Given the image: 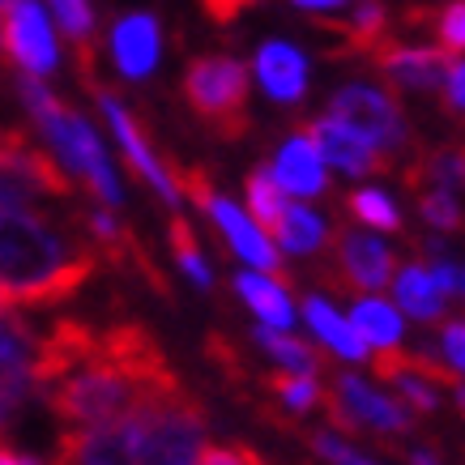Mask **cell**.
I'll list each match as a JSON object with an SVG mask.
<instances>
[{
  "label": "cell",
  "instance_id": "6da1fadb",
  "mask_svg": "<svg viewBox=\"0 0 465 465\" xmlns=\"http://www.w3.org/2000/svg\"><path fill=\"white\" fill-rule=\"evenodd\" d=\"M183 384L163 359L158 341L142 324H115L85 341V351L64 363L39 393L64 431L112 423L128 410L180 393Z\"/></svg>",
  "mask_w": 465,
  "mask_h": 465
},
{
  "label": "cell",
  "instance_id": "7a4b0ae2",
  "mask_svg": "<svg viewBox=\"0 0 465 465\" xmlns=\"http://www.w3.org/2000/svg\"><path fill=\"white\" fill-rule=\"evenodd\" d=\"M205 449V414L180 389L145 401L112 423L64 431L56 465H197Z\"/></svg>",
  "mask_w": 465,
  "mask_h": 465
},
{
  "label": "cell",
  "instance_id": "3957f363",
  "mask_svg": "<svg viewBox=\"0 0 465 465\" xmlns=\"http://www.w3.org/2000/svg\"><path fill=\"white\" fill-rule=\"evenodd\" d=\"M99 252L35 210H0V308H52L77 295Z\"/></svg>",
  "mask_w": 465,
  "mask_h": 465
},
{
  "label": "cell",
  "instance_id": "277c9868",
  "mask_svg": "<svg viewBox=\"0 0 465 465\" xmlns=\"http://www.w3.org/2000/svg\"><path fill=\"white\" fill-rule=\"evenodd\" d=\"M22 99H26L30 115L39 120L43 137H47L52 150L60 154V167L73 171V175H82L85 188H90L103 205H120V180H115L112 163H107V154H103L99 133L85 124V115H77L73 107H64V103H60L35 73L22 77Z\"/></svg>",
  "mask_w": 465,
  "mask_h": 465
},
{
  "label": "cell",
  "instance_id": "5b68a950",
  "mask_svg": "<svg viewBox=\"0 0 465 465\" xmlns=\"http://www.w3.org/2000/svg\"><path fill=\"white\" fill-rule=\"evenodd\" d=\"M73 180L26 133H0V210H35L39 201H69Z\"/></svg>",
  "mask_w": 465,
  "mask_h": 465
},
{
  "label": "cell",
  "instance_id": "8992f818",
  "mask_svg": "<svg viewBox=\"0 0 465 465\" xmlns=\"http://www.w3.org/2000/svg\"><path fill=\"white\" fill-rule=\"evenodd\" d=\"M183 99L223 137H240L248 128V69L231 56L193 60L183 73Z\"/></svg>",
  "mask_w": 465,
  "mask_h": 465
},
{
  "label": "cell",
  "instance_id": "52a82bcc",
  "mask_svg": "<svg viewBox=\"0 0 465 465\" xmlns=\"http://www.w3.org/2000/svg\"><path fill=\"white\" fill-rule=\"evenodd\" d=\"M39 354L43 333H35L17 308H0V431L14 427L39 393Z\"/></svg>",
  "mask_w": 465,
  "mask_h": 465
},
{
  "label": "cell",
  "instance_id": "ba28073f",
  "mask_svg": "<svg viewBox=\"0 0 465 465\" xmlns=\"http://www.w3.org/2000/svg\"><path fill=\"white\" fill-rule=\"evenodd\" d=\"M329 115H338L341 124H351L359 137H367L389 167L410 145V128L401 120V107L393 103V94H384L376 85H341L333 103H329Z\"/></svg>",
  "mask_w": 465,
  "mask_h": 465
},
{
  "label": "cell",
  "instance_id": "9c48e42d",
  "mask_svg": "<svg viewBox=\"0 0 465 465\" xmlns=\"http://www.w3.org/2000/svg\"><path fill=\"white\" fill-rule=\"evenodd\" d=\"M183 188H188V197L197 201L201 210L213 213V223L223 226L226 243H231L248 265L261 269V273H282V256H278L273 240L252 223V213H243L240 205H231L226 197H218L210 188V180H201V171H183Z\"/></svg>",
  "mask_w": 465,
  "mask_h": 465
},
{
  "label": "cell",
  "instance_id": "30bf717a",
  "mask_svg": "<svg viewBox=\"0 0 465 465\" xmlns=\"http://www.w3.org/2000/svg\"><path fill=\"white\" fill-rule=\"evenodd\" d=\"M321 401L329 406L333 427H341L346 436L363 431V427L384 431V436H401V431H410L406 410L397 406L393 397L376 393V389H371L367 381H359V376H338L333 393H321Z\"/></svg>",
  "mask_w": 465,
  "mask_h": 465
},
{
  "label": "cell",
  "instance_id": "8fae6325",
  "mask_svg": "<svg viewBox=\"0 0 465 465\" xmlns=\"http://www.w3.org/2000/svg\"><path fill=\"white\" fill-rule=\"evenodd\" d=\"M0 47L9 52V60H17L26 73L35 77H47L56 69V35H52V22L43 14L39 0H14L9 9H0Z\"/></svg>",
  "mask_w": 465,
  "mask_h": 465
},
{
  "label": "cell",
  "instance_id": "7c38bea8",
  "mask_svg": "<svg viewBox=\"0 0 465 465\" xmlns=\"http://www.w3.org/2000/svg\"><path fill=\"white\" fill-rule=\"evenodd\" d=\"M376 376L381 381H389L397 389V393L406 397L414 410H436L440 401V384H457V376H452L449 367L440 363H427V359H414V354H401L397 346H389V351L376 354Z\"/></svg>",
  "mask_w": 465,
  "mask_h": 465
},
{
  "label": "cell",
  "instance_id": "4fadbf2b",
  "mask_svg": "<svg viewBox=\"0 0 465 465\" xmlns=\"http://www.w3.org/2000/svg\"><path fill=\"white\" fill-rule=\"evenodd\" d=\"M371 60H376L384 77L393 85H401V90H440L444 77H449L452 52H444V47H401V43L384 39L381 47L371 52Z\"/></svg>",
  "mask_w": 465,
  "mask_h": 465
},
{
  "label": "cell",
  "instance_id": "5bb4252c",
  "mask_svg": "<svg viewBox=\"0 0 465 465\" xmlns=\"http://www.w3.org/2000/svg\"><path fill=\"white\" fill-rule=\"evenodd\" d=\"M312 137V145L321 150L324 167H338L346 175H367V171H389L381 154H376V145L359 137L351 124H341L338 115H321L312 128H303Z\"/></svg>",
  "mask_w": 465,
  "mask_h": 465
},
{
  "label": "cell",
  "instance_id": "9a60e30c",
  "mask_svg": "<svg viewBox=\"0 0 465 465\" xmlns=\"http://www.w3.org/2000/svg\"><path fill=\"white\" fill-rule=\"evenodd\" d=\"M99 94V107H103V115L112 120V133L120 137V145H124V154H128V163L137 167V175L142 180H150L154 183V193L167 205H180V188H175V180H171L167 171H163V163L154 158V150L145 145V137H142V128H137V120L124 112V103L115 99L112 90H94Z\"/></svg>",
  "mask_w": 465,
  "mask_h": 465
},
{
  "label": "cell",
  "instance_id": "2e32d148",
  "mask_svg": "<svg viewBox=\"0 0 465 465\" xmlns=\"http://www.w3.org/2000/svg\"><path fill=\"white\" fill-rule=\"evenodd\" d=\"M158 52H163V35H158V22L150 14H128L115 22L112 30V56L115 69L124 77H150L158 64Z\"/></svg>",
  "mask_w": 465,
  "mask_h": 465
},
{
  "label": "cell",
  "instance_id": "e0dca14e",
  "mask_svg": "<svg viewBox=\"0 0 465 465\" xmlns=\"http://www.w3.org/2000/svg\"><path fill=\"white\" fill-rule=\"evenodd\" d=\"M338 256H341V269H346V286H351V291H367V295H376L384 282H393L397 256L389 252L376 235L346 231L341 243H338Z\"/></svg>",
  "mask_w": 465,
  "mask_h": 465
},
{
  "label": "cell",
  "instance_id": "ac0fdd59",
  "mask_svg": "<svg viewBox=\"0 0 465 465\" xmlns=\"http://www.w3.org/2000/svg\"><path fill=\"white\" fill-rule=\"evenodd\" d=\"M273 180L282 193H295V197H321L329 188V175H324V158L321 150L312 145L308 133H295L291 142L278 150V163H273Z\"/></svg>",
  "mask_w": 465,
  "mask_h": 465
},
{
  "label": "cell",
  "instance_id": "d6986e66",
  "mask_svg": "<svg viewBox=\"0 0 465 465\" xmlns=\"http://www.w3.org/2000/svg\"><path fill=\"white\" fill-rule=\"evenodd\" d=\"M256 77L269 90V99L278 103H299L308 94V60L291 43H265L256 52Z\"/></svg>",
  "mask_w": 465,
  "mask_h": 465
},
{
  "label": "cell",
  "instance_id": "ffe728a7",
  "mask_svg": "<svg viewBox=\"0 0 465 465\" xmlns=\"http://www.w3.org/2000/svg\"><path fill=\"white\" fill-rule=\"evenodd\" d=\"M235 291H240V299L265 324H273V329H291V324H295L291 295H286L273 278H261V273H240V278H235Z\"/></svg>",
  "mask_w": 465,
  "mask_h": 465
},
{
  "label": "cell",
  "instance_id": "44dd1931",
  "mask_svg": "<svg viewBox=\"0 0 465 465\" xmlns=\"http://www.w3.org/2000/svg\"><path fill=\"white\" fill-rule=\"evenodd\" d=\"M397 278V308H406L410 316H419V321H436L440 312H444V291L436 286L431 278V269L427 265H406V269H393Z\"/></svg>",
  "mask_w": 465,
  "mask_h": 465
},
{
  "label": "cell",
  "instance_id": "7402d4cb",
  "mask_svg": "<svg viewBox=\"0 0 465 465\" xmlns=\"http://www.w3.org/2000/svg\"><path fill=\"white\" fill-rule=\"evenodd\" d=\"M303 308H308L312 333H316L321 341H329V346H333V351H338L341 359H367V341L359 338V333H354V324H351V321H341V316H338L333 308H329L324 299L312 295L308 303H303Z\"/></svg>",
  "mask_w": 465,
  "mask_h": 465
},
{
  "label": "cell",
  "instance_id": "603a6c76",
  "mask_svg": "<svg viewBox=\"0 0 465 465\" xmlns=\"http://www.w3.org/2000/svg\"><path fill=\"white\" fill-rule=\"evenodd\" d=\"M354 333L367 341V346H376V351H389V346H397L401 341V316H397V308H389V303H381V299H359L354 303Z\"/></svg>",
  "mask_w": 465,
  "mask_h": 465
},
{
  "label": "cell",
  "instance_id": "cb8c5ba5",
  "mask_svg": "<svg viewBox=\"0 0 465 465\" xmlns=\"http://www.w3.org/2000/svg\"><path fill=\"white\" fill-rule=\"evenodd\" d=\"M449 188V193H461L465 188V150H436V154L419 158L414 167L406 171V188Z\"/></svg>",
  "mask_w": 465,
  "mask_h": 465
},
{
  "label": "cell",
  "instance_id": "d4e9b609",
  "mask_svg": "<svg viewBox=\"0 0 465 465\" xmlns=\"http://www.w3.org/2000/svg\"><path fill=\"white\" fill-rule=\"evenodd\" d=\"M252 338L261 341V351H265L273 363H282L286 371H299V376H321V354L312 351L308 341L291 338L286 329H273V324H265V329H256Z\"/></svg>",
  "mask_w": 465,
  "mask_h": 465
},
{
  "label": "cell",
  "instance_id": "484cf974",
  "mask_svg": "<svg viewBox=\"0 0 465 465\" xmlns=\"http://www.w3.org/2000/svg\"><path fill=\"white\" fill-rule=\"evenodd\" d=\"M384 39H389V14H384L381 0H363L351 22L341 26V47L346 52H367L371 56Z\"/></svg>",
  "mask_w": 465,
  "mask_h": 465
},
{
  "label": "cell",
  "instance_id": "4316f807",
  "mask_svg": "<svg viewBox=\"0 0 465 465\" xmlns=\"http://www.w3.org/2000/svg\"><path fill=\"white\" fill-rule=\"evenodd\" d=\"M273 235H278L282 248H291V252H316L324 243V223L308 210V205H291V201H286V210H282V218H278V226H273Z\"/></svg>",
  "mask_w": 465,
  "mask_h": 465
},
{
  "label": "cell",
  "instance_id": "83f0119b",
  "mask_svg": "<svg viewBox=\"0 0 465 465\" xmlns=\"http://www.w3.org/2000/svg\"><path fill=\"white\" fill-rule=\"evenodd\" d=\"M248 210H252V223L273 235V226H278V218H282V210H286V193L278 188V180H273L269 167H256L252 175H248Z\"/></svg>",
  "mask_w": 465,
  "mask_h": 465
},
{
  "label": "cell",
  "instance_id": "f1b7e54d",
  "mask_svg": "<svg viewBox=\"0 0 465 465\" xmlns=\"http://www.w3.org/2000/svg\"><path fill=\"white\" fill-rule=\"evenodd\" d=\"M52 9L60 17V30L77 43L82 73H90V60H94V9H90V0H52Z\"/></svg>",
  "mask_w": 465,
  "mask_h": 465
},
{
  "label": "cell",
  "instance_id": "f546056e",
  "mask_svg": "<svg viewBox=\"0 0 465 465\" xmlns=\"http://www.w3.org/2000/svg\"><path fill=\"white\" fill-rule=\"evenodd\" d=\"M346 205H351L354 218H363V223L376 226V231H389V235L401 231V213H397L393 201L384 197V193H376V188H359V193H351Z\"/></svg>",
  "mask_w": 465,
  "mask_h": 465
},
{
  "label": "cell",
  "instance_id": "4dcf8cb0",
  "mask_svg": "<svg viewBox=\"0 0 465 465\" xmlns=\"http://www.w3.org/2000/svg\"><path fill=\"white\" fill-rule=\"evenodd\" d=\"M269 393L278 397L286 410H295V414H308L316 401H321V389L312 376H299V371H286V376H269Z\"/></svg>",
  "mask_w": 465,
  "mask_h": 465
},
{
  "label": "cell",
  "instance_id": "1f68e13d",
  "mask_svg": "<svg viewBox=\"0 0 465 465\" xmlns=\"http://www.w3.org/2000/svg\"><path fill=\"white\" fill-rule=\"evenodd\" d=\"M419 210H423V218L431 226H440V231H461L465 226L457 193H449V188H419Z\"/></svg>",
  "mask_w": 465,
  "mask_h": 465
},
{
  "label": "cell",
  "instance_id": "d6a6232c",
  "mask_svg": "<svg viewBox=\"0 0 465 465\" xmlns=\"http://www.w3.org/2000/svg\"><path fill=\"white\" fill-rule=\"evenodd\" d=\"M171 248H175V261L183 265V273L193 278L197 286H210V265H205V256H201L197 240H193V231L183 218H171Z\"/></svg>",
  "mask_w": 465,
  "mask_h": 465
},
{
  "label": "cell",
  "instance_id": "836d02e7",
  "mask_svg": "<svg viewBox=\"0 0 465 465\" xmlns=\"http://www.w3.org/2000/svg\"><path fill=\"white\" fill-rule=\"evenodd\" d=\"M436 39L444 52H465V0H452L436 14Z\"/></svg>",
  "mask_w": 465,
  "mask_h": 465
},
{
  "label": "cell",
  "instance_id": "e575fe53",
  "mask_svg": "<svg viewBox=\"0 0 465 465\" xmlns=\"http://www.w3.org/2000/svg\"><path fill=\"white\" fill-rule=\"evenodd\" d=\"M312 449L321 452L329 465H376L371 457H363L359 449H351V444H341L338 436H329V431H321V436H312Z\"/></svg>",
  "mask_w": 465,
  "mask_h": 465
},
{
  "label": "cell",
  "instance_id": "d590c367",
  "mask_svg": "<svg viewBox=\"0 0 465 465\" xmlns=\"http://www.w3.org/2000/svg\"><path fill=\"white\" fill-rule=\"evenodd\" d=\"M197 465H265L256 452H248V449H201V457H197Z\"/></svg>",
  "mask_w": 465,
  "mask_h": 465
},
{
  "label": "cell",
  "instance_id": "8d00e7d4",
  "mask_svg": "<svg viewBox=\"0 0 465 465\" xmlns=\"http://www.w3.org/2000/svg\"><path fill=\"white\" fill-rule=\"evenodd\" d=\"M431 278L444 295H465V265H452V261H440L431 265Z\"/></svg>",
  "mask_w": 465,
  "mask_h": 465
},
{
  "label": "cell",
  "instance_id": "74e56055",
  "mask_svg": "<svg viewBox=\"0 0 465 465\" xmlns=\"http://www.w3.org/2000/svg\"><path fill=\"white\" fill-rule=\"evenodd\" d=\"M444 99H449L452 112H465V60H457V64H449V77H444Z\"/></svg>",
  "mask_w": 465,
  "mask_h": 465
},
{
  "label": "cell",
  "instance_id": "f35d334b",
  "mask_svg": "<svg viewBox=\"0 0 465 465\" xmlns=\"http://www.w3.org/2000/svg\"><path fill=\"white\" fill-rule=\"evenodd\" d=\"M201 5H205V14H210L213 22H231L240 9H248V5H256V0H201Z\"/></svg>",
  "mask_w": 465,
  "mask_h": 465
},
{
  "label": "cell",
  "instance_id": "ab89813d",
  "mask_svg": "<svg viewBox=\"0 0 465 465\" xmlns=\"http://www.w3.org/2000/svg\"><path fill=\"white\" fill-rule=\"evenodd\" d=\"M444 351H449V359L465 371V324H449V329H444Z\"/></svg>",
  "mask_w": 465,
  "mask_h": 465
},
{
  "label": "cell",
  "instance_id": "60d3db41",
  "mask_svg": "<svg viewBox=\"0 0 465 465\" xmlns=\"http://www.w3.org/2000/svg\"><path fill=\"white\" fill-rule=\"evenodd\" d=\"M0 465H35V461H30V457H22L17 449H9V444L0 440Z\"/></svg>",
  "mask_w": 465,
  "mask_h": 465
},
{
  "label": "cell",
  "instance_id": "b9f144b4",
  "mask_svg": "<svg viewBox=\"0 0 465 465\" xmlns=\"http://www.w3.org/2000/svg\"><path fill=\"white\" fill-rule=\"evenodd\" d=\"M299 9H316V14H321V9H341V5H346V0H295Z\"/></svg>",
  "mask_w": 465,
  "mask_h": 465
},
{
  "label": "cell",
  "instance_id": "7bdbcfd3",
  "mask_svg": "<svg viewBox=\"0 0 465 465\" xmlns=\"http://www.w3.org/2000/svg\"><path fill=\"white\" fill-rule=\"evenodd\" d=\"M410 465H436V457H431V452H414V457H410Z\"/></svg>",
  "mask_w": 465,
  "mask_h": 465
},
{
  "label": "cell",
  "instance_id": "ee69618b",
  "mask_svg": "<svg viewBox=\"0 0 465 465\" xmlns=\"http://www.w3.org/2000/svg\"><path fill=\"white\" fill-rule=\"evenodd\" d=\"M452 397H457V406H461V414H465V384L461 381L452 384Z\"/></svg>",
  "mask_w": 465,
  "mask_h": 465
},
{
  "label": "cell",
  "instance_id": "f6af8a7d",
  "mask_svg": "<svg viewBox=\"0 0 465 465\" xmlns=\"http://www.w3.org/2000/svg\"><path fill=\"white\" fill-rule=\"evenodd\" d=\"M9 5H14V0H0V9H9Z\"/></svg>",
  "mask_w": 465,
  "mask_h": 465
}]
</instances>
